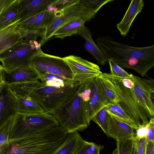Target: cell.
<instances>
[{
    "label": "cell",
    "instance_id": "3957f363",
    "mask_svg": "<svg viewBox=\"0 0 154 154\" xmlns=\"http://www.w3.org/2000/svg\"><path fill=\"white\" fill-rule=\"evenodd\" d=\"M67 132L59 126L26 136L9 139L0 154H55Z\"/></svg>",
    "mask_w": 154,
    "mask_h": 154
},
{
    "label": "cell",
    "instance_id": "52a82bcc",
    "mask_svg": "<svg viewBox=\"0 0 154 154\" xmlns=\"http://www.w3.org/2000/svg\"><path fill=\"white\" fill-rule=\"evenodd\" d=\"M58 126L54 115L45 112L29 114L17 112L13 117L8 140L43 131Z\"/></svg>",
    "mask_w": 154,
    "mask_h": 154
},
{
    "label": "cell",
    "instance_id": "8d00e7d4",
    "mask_svg": "<svg viewBox=\"0 0 154 154\" xmlns=\"http://www.w3.org/2000/svg\"><path fill=\"white\" fill-rule=\"evenodd\" d=\"M147 126L148 132L146 136L147 142L150 141H154V129L149 125Z\"/></svg>",
    "mask_w": 154,
    "mask_h": 154
},
{
    "label": "cell",
    "instance_id": "7402d4cb",
    "mask_svg": "<svg viewBox=\"0 0 154 154\" xmlns=\"http://www.w3.org/2000/svg\"><path fill=\"white\" fill-rule=\"evenodd\" d=\"M51 12L47 9L23 21L18 22V23L29 29L36 30L45 29Z\"/></svg>",
    "mask_w": 154,
    "mask_h": 154
},
{
    "label": "cell",
    "instance_id": "d590c367",
    "mask_svg": "<svg viewBox=\"0 0 154 154\" xmlns=\"http://www.w3.org/2000/svg\"><path fill=\"white\" fill-rule=\"evenodd\" d=\"M148 130L147 125H142L136 130L135 136L136 138H141L147 136Z\"/></svg>",
    "mask_w": 154,
    "mask_h": 154
},
{
    "label": "cell",
    "instance_id": "e575fe53",
    "mask_svg": "<svg viewBox=\"0 0 154 154\" xmlns=\"http://www.w3.org/2000/svg\"><path fill=\"white\" fill-rule=\"evenodd\" d=\"M76 0H56L51 5L57 8L58 10L65 7L76 2Z\"/></svg>",
    "mask_w": 154,
    "mask_h": 154
},
{
    "label": "cell",
    "instance_id": "b9f144b4",
    "mask_svg": "<svg viewBox=\"0 0 154 154\" xmlns=\"http://www.w3.org/2000/svg\"><path fill=\"white\" fill-rule=\"evenodd\" d=\"M148 125L154 129V118H152L149 119V122Z\"/></svg>",
    "mask_w": 154,
    "mask_h": 154
},
{
    "label": "cell",
    "instance_id": "603a6c76",
    "mask_svg": "<svg viewBox=\"0 0 154 154\" xmlns=\"http://www.w3.org/2000/svg\"><path fill=\"white\" fill-rule=\"evenodd\" d=\"M38 80L10 84L8 85L17 97H28L41 85Z\"/></svg>",
    "mask_w": 154,
    "mask_h": 154
},
{
    "label": "cell",
    "instance_id": "cb8c5ba5",
    "mask_svg": "<svg viewBox=\"0 0 154 154\" xmlns=\"http://www.w3.org/2000/svg\"><path fill=\"white\" fill-rule=\"evenodd\" d=\"M87 20L79 19L72 21L63 26L58 29L53 35L55 38L63 39L67 36L78 35L85 26L84 23Z\"/></svg>",
    "mask_w": 154,
    "mask_h": 154
},
{
    "label": "cell",
    "instance_id": "83f0119b",
    "mask_svg": "<svg viewBox=\"0 0 154 154\" xmlns=\"http://www.w3.org/2000/svg\"><path fill=\"white\" fill-rule=\"evenodd\" d=\"M98 77L106 95L111 103H118L119 99L112 83L102 74Z\"/></svg>",
    "mask_w": 154,
    "mask_h": 154
},
{
    "label": "cell",
    "instance_id": "f1b7e54d",
    "mask_svg": "<svg viewBox=\"0 0 154 154\" xmlns=\"http://www.w3.org/2000/svg\"><path fill=\"white\" fill-rule=\"evenodd\" d=\"M104 146L84 140L75 154H100Z\"/></svg>",
    "mask_w": 154,
    "mask_h": 154
},
{
    "label": "cell",
    "instance_id": "5bb4252c",
    "mask_svg": "<svg viewBox=\"0 0 154 154\" xmlns=\"http://www.w3.org/2000/svg\"><path fill=\"white\" fill-rule=\"evenodd\" d=\"M131 77L135 93L149 120L154 118V108L150 97L151 93L153 90L142 78L132 74Z\"/></svg>",
    "mask_w": 154,
    "mask_h": 154
},
{
    "label": "cell",
    "instance_id": "836d02e7",
    "mask_svg": "<svg viewBox=\"0 0 154 154\" xmlns=\"http://www.w3.org/2000/svg\"><path fill=\"white\" fill-rule=\"evenodd\" d=\"M135 143L137 154H146V136L141 138L135 137Z\"/></svg>",
    "mask_w": 154,
    "mask_h": 154
},
{
    "label": "cell",
    "instance_id": "30bf717a",
    "mask_svg": "<svg viewBox=\"0 0 154 154\" xmlns=\"http://www.w3.org/2000/svg\"><path fill=\"white\" fill-rule=\"evenodd\" d=\"M63 58L71 69L72 79L81 84L102 73L98 66L80 57L72 55Z\"/></svg>",
    "mask_w": 154,
    "mask_h": 154
},
{
    "label": "cell",
    "instance_id": "1f68e13d",
    "mask_svg": "<svg viewBox=\"0 0 154 154\" xmlns=\"http://www.w3.org/2000/svg\"><path fill=\"white\" fill-rule=\"evenodd\" d=\"M135 137L116 141L118 154H131Z\"/></svg>",
    "mask_w": 154,
    "mask_h": 154
},
{
    "label": "cell",
    "instance_id": "74e56055",
    "mask_svg": "<svg viewBox=\"0 0 154 154\" xmlns=\"http://www.w3.org/2000/svg\"><path fill=\"white\" fill-rule=\"evenodd\" d=\"M14 1L13 0H0V13L7 8Z\"/></svg>",
    "mask_w": 154,
    "mask_h": 154
},
{
    "label": "cell",
    "instance_id": "277c9868",
    "mask_svg": "<svg viewBox=\"0 0 154 154\" xmlns=\"http://www.w3.org/2000/svg\"><path fill=\"white\" fill-rule=\"evenodd\" d=\"M94 78L82 84L73 96L54 115L59 126L68 133L83 131L90 125L88 107Z\"/></svg>",
    "mask_w": 154,
    "mask_h": 154
},
{
    "label": "cell",
    "instance_id": "5b68a950",
    "mask_svg": "<svg viewBox=\"0 0 154 154\" xmlns=\"http://www.w3.org/2000/svg\"><path fill=\"white\" fill-rule=\"evenodd\" d=\"M113 84L119 99L118 104L138 127L147 125L149 119L138 99L134 88L131 77L122 78L110 73H102Z\"/></svg>",
    "mask_w": 154,
    "mask_h": 154
},
{
    "label": "cell",
    "instance_id": "60d3db41",
    "mask_svg": "<svg viewBox=\"0 0 154 154\" xmlns=\"http://www.w3.org/2000/svg\"><path fill=\"white\" fill-rule=\"evenodd\" d=\"M150 97L152 103L154 108V91H152L150 94Z\"/></svg>",
    "mask_w": 154,
    "mask_h": 154
},
{
    "label": "cell",
    "instance_id": "f35d334b",
    "mask_svg": "<svg viewBox=\"0 0 154 154\" xmlns=\"http://www.w3.org/2000/svg\"><path fill=\"white\" fill-rule=\"evenodd\" d=\"M146 154H154V141L147 142Z\"/></svg>",
    "mask_w": 154,
    "mask_h": 154
},
{
    "label": "cell",
    "instance_id": "44dd1931",
    "mask_svg": "<svg viewBox=\"0 0 154 154\" xmlns=\"http://www.w3.org/2000/svg\"><path fill=\"white\" fill-rule=\"evenodd\" d=\"M84 141L77 131L68 133L66 140L55 154H75Z\"/></svg>",
    "mask_w": 154,
    "mask_h": 154
},
{
    "label": "cell",
    "instance_id": "7a4b0ae2",
    "mask_svg": "<svg viewBox=\"0 0 154 154\" xmlns=\"http://www.w3.org/2000/svg\"><path fill=\"white\" fill-rule=\"evenodd\" d=\"M41 85L30 97L45 112L54 115L75 94L80 83L48 73H38Z\"/></svg>",
    "mask_w": 154,
    "mask_h": 154
},
{
    "label": "cell",
    "instance_id": "ba28073f",
    "mask_svg": "<svg viewBox=\"0 0 154 154\" xmlns=\"http://www.w3.org/2000/svg\"><path fill=\"white\" fill-rule=\"evenodd\" d=\"M29 65L40 73H48L72 79V74L63 58L44 53L41 48L28 59Z\"/></svg>",
    "mask_w": 154,
    "mask_h": 154
},
{
    "label": "cell",
    "instance_id": "ac0fdd59",
    "mask_svg": "<svg viewBox=\"0 0 154 154\" xmlns=\"http://www.w3.org/2000/svg\"><path fill=\"white\" fill-rule=\"evenodd\" d=\"M85 40V47L91 54L100 64L104 65L108 59L103 52L93 40L90 30L85 26L78 34Z\"/></svg>",
    "mask_w": 154,
    "mask_h": 154
},
{
    "label": "cell",
    "instance_id": "ffe728a7",
    "mask_svg": "<svg viewBox=\"0 0 154 154\" xmlns=\"http://www.w3.org/2000/svg\"><path fill=\"white\" fill-rule=\"evenodd\" d=\"M20 1L14 0L7 8L0 13V30L20 21Z\"/></svg>",
    "mask_w": 154,
    "mask_h": 154
},
{
    "label": "cell",
    "instance_id": "484cf974",
    "mask_svg": "<svg viewBox=\"0 0 154 154\" xmlns=\"http://www.w3.org/2000/svg\"><path fill=\"white\" fill-rule=\"evenodd\" d=\"M16 30L20 35L21 39L25 42L30 44L34 43V41L40 36H43L45 29H32L23 27L17 24Z\"/></svg>",
    "mask_w": 154,
    "mask_h": 154
},
{
    "label": "cell",
    "instance_id": "d6a6232c",
    "mask_svg": "<svg viewBox=\"0 0 154 154\" xmlns=\"http://www.w3.org/2000/svg\"><path fill=\"white\" fill-rule=\"evenodd\" d=\"M108 61L110 67V73L112 75L122 78H130L131 77V74H128L122 67L112 61L109 60Z\"/></svg>",
    "mask_w": 154,
    "mask_h": 154
},
{
    "label": "cell",
    "instance_id": "8fae6325",
    "mask_svg": "<svg viewBox=\"0 0 154 154\" xmlns=\"http://www.w3.org/2000/svg\"><path fill=\"white\" fill-rule=\"evenodd\" d=\"M39 79L36 71L30 65L8 70L0 66V82L10 84L35 81Z\"/></svg>",
    "mask_w": 154,
    "mask_h": 154
},
{
    "label": "cell",
    "instance_id": "e0dca14e",
    "mask_svg": "<svg viewBox=\"0 0 154 154\" xmlns=\"http://www.w3.org/2000/svg\"><path fill=\"white\" fill-rule=\"evenodd\" d=\"M145 4L143 0H132L122 19L116 27L121 35L125 36L135 17L142 11Z\"/></svg>",
    "mask_w": 154,
    "mask_h": 154
},
{
    "label": "cell",
    "instance_id": "d6986e66",
    "mask_svg": "<svg viewBox=\"0 0 154 154\" xmlns=\"http://www.w3.org/2000/svg\"><path fill=\"white\" fill-rule=\"evenodd\" d=\"M18 22L0 30V54L12 47L21 39L16 28Z\"/></svg>",
    "mask_w": 154,
    "mask_h": 154
},
{
    "label": "cell",
    "instance_id": "d4e9b609",
    "mask_svg": "<svg viewBox=\"0 0 154 154\" xmlns=\"http://www.w3.org/2000/svg\"><path fill=\"white\" fill-rule=\"evenodd\" d=\"M17 112L29 114L45 113L39 104L31 97H17Z\"/></svg>",
    "mask_w": 154,
    "mask_h": 154
},
{
    "label": "cell",
    "instance_id": "8992f818",
    "mask_svg": "<svg viewBox=\"0 0 154 154\" xmlns=\"http://www.w3.org/2000/svg\"><path fill=\"white\" fill-rule=\"evenodd\" d=\"M97 12L91 6L88 0H76L56 12H51L39 43L41 46L43 45L58 29L67 23L79 19L90 20Z\"/></svg>",
    "mask_w": 154,
    "mask_h": 154
},
{
    "label": "cell",
    "instance_id": "f546056e",
    "mask_svg": "<svg viewBox=\"0 0 154 154\" xmlns=\"http://www.w3.org/2000/svg\"><path fill=\"white\" fill-rule=\"evenodd\" d=\"M107 110L106 107L102 109L94 116L92 120L97 123L106 134L109 137L108 125L106 118Z\"/></svg>",
    "mask_w": 154,
    "mask_h": 154
},
{
    "label": "cell",
    "instance_id": "ab89813d",
    "mask_svg": "<svg viewBox=\"0 0 154 154\" xmlns=\"http://www.w3.org/2000/svg\"><path fill=\"white\" fill-rule=\"evenodd\" d=\"M142 79L149 85L153 91H154V79Z\"/></svg>",
    "mask_w": 154,
    "mask_h": 154
},
{
    "label": "cell",
    "instance_id": "9c48e42d",
    "mask_svg": "<svg viewBox=\"0 0 154 154\" xmlns=\"http://www.w3.org/2000/svg\"><path fill=\"white\" fill-rule=\"evenodd\" d=\"M36 46L21 40L16 44L0 54V66L11 70L29 66L28 59L39 50Z\"/></svg>",
    "mask_w": 154,
    "mask_h": 154
},
{
    "label": "cell",
    "instance_id": "7bdbcfd3",
    "mask_svg": "<svg viewBox=\"0 0 154 154\" xmlns=\"http://www.w3.org/2000/svg\"><path fill=\"white\" fill-rule=\"evenodd\" d=\"M131 154H137L135 143V139L134 143Z\"/></svg>",
    "mask_w": 154,
    "mask_h": 154
},
{
    "label": "cell",
    "instance_id": "2e32d148",
    "mask_svg": "<svg viewBox=\"0 0 154 154\" xmlns=\"http://www.w3.org/2000/svg\"><path fill=\"white\" fill-rule=\"evenodd\" d=\"M56 0H20V22L46 10Z\"/></svg>",
    "mask_w": 154,
    "mask_h": 154
},
{
    "label": "cell",
    "instance_id": "6da1fadb",
    "mask_svg": "<svg viewBox=\"0 0 154 154\" xmlns=\"http://www.w3.org/2000/svg\"><path fill=\"white\" fill-rule=\"evenodd\" d=\"M97 45L109 60L122 68L132 69L142 76L154 67V45L137 47L118 42L109 36L96 39Z\"/></svg>",
    "mask_w": 154,
    "mask_h": 154
},
{
    "label": "cell",
    "instance_id": "4316f807",
    "mask_svg": "<svg viewBox=\"0 0 154 154\" xmlns=\"http://www.w3.org/2000/svg\"><path fill=\"white\" fill-rule=\"evenodd\" d=\"M107 111L127 124L134 130L138 127L130 118L118 103H111L106 107Z\"/></svg>",
    "mask_w": 154,
    "mask_h": 154
},
{
    "label": "cell",
    "instance_id": "9a60e30c",
    "mask_svg": "<svg viewBox=\"0 0 154 154\" xmlns=\"http://www.w3.org/2000/svg\"><path fill=\"white\" fill-rule=\"evenodd\" d=\"M106 118L109 137L117 141L135 137L134 129L127 124L108 112Z\"/></svg>",
    "mask_w": 154,
    "mask_h": 154
},
{
    "label": "cell",
    "instance_id": "ee69618b",
    "mask_svg": "<svg viewBox=\"0 0 154 154\" xmlns=\"http://www.w3.org/2000/svg\"><path fill=\"white\" fill-rule=\"evenodd\" d=\"M112 154H118V150L117 148L114 150Z\"/></svg>",
    "mask_w": 154,
    "mask_h": 154
},
{
    "label": "cell",
    "instance_id": "4fadbf2b",
    "mask_svg": "<svg viewBox=\"0 0 154 154\" xmlns=\"http://www.w3.org/2000/svg\"><path fill=\"white\" fill-rule=\"evenodd\" d=\"M0 125L17 112V97L8 85L0 83Z\"/></svg>",
    "mask_w": 154,
    "mask_h": 154
},
{
    "label": "cell",
    "instance_id": "4dcf8cb0",
    "mask_svg": "<svg viewBox=\"0 0 154 154\" xmlns=\"http://www.w3.org/2000/svg\"><path fill=\"white\" fill-rule=\"evenodd\" d=\"M14 116L9 118L0 125V147L8 142Z\"/></svg>",
    "mask_w": 154,
    "mask_h": 154
},
{
    "label": "cell",
    "instance_id": "7c38bea8",
    "mask_svg": "<svg viewBox=\"0 0 154 154\" xmlns=\"http://www.w3.org/2000/svg\"><path fill=\"white\" fill-rule=\"evenodd\" d=\"M111 103L106 95L98 76L94 78L89 105L88 121L90 122L100 110Z\"/></svg>",
    "mask_w": 154,
    "mask_h": 154
}]
</instances>
